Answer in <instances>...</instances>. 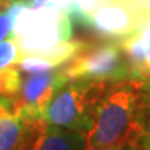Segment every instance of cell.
<instances>
[{
    "instance_id": "1",
    "label": "cell",
    "mask_w": 150,
    "mask_h": 150,
    "mask_svg": "<svg viewBox=\"0 0 150 150\" xmlns=\"http://www.w3.org/2000/svg\"><path fill=\"white\" fill-rule=\"evenodd\" d=\"M150 122V83L143 79L108 82L97 102L85 150L143 139Z\"/></svg>"
},
{
    "instance_id": "2",
    "label": "cell",
    "mask_w": 150,
    "mask_h": 150,
    "mask_svg": "<svg viewBox=\"0 0 150 150\" xmlns=\"http://www.w3.org/2000/svg\"><path fill=\"white\" fill-rule=\"evenodd\" d=\"M11 36L18 45L20 57H42L59 45L71 40L72 20L65 11L27 6L11 22Z\"/></svg>"
},
{
    "instance_id": "3",
    "label": "cell",
    "mask_w": 150,
    "mask_h": 150,
    "mask_svg": "<svg viewBox=\"0 0 150 150\" xmlns=\"http://www.w3.org/2000/svg\"><path fill=\"white\" fill-rule=\"evenodd\" d=\"M108 82L68 79L53 95L45 111V122L88 134L97 102Z\"/></svg>"
},
{
    "instance_id": "4",
    "label": "cell",
    "mask_w": 150,
    "mask_h": 150,
    "mask_svg": "<svg viewBox=\"0 0 150 150\" xmlns=\"http://www.w3.org/2000/svg\"><path fill=\"white\" fill-rule=\"evenodd\" d=\"M68 79L118 82L131 79L129 64L120 42L104 40L88 43L79 53L61 67Z\"/></svg>"
},
{
    "instance_id": "5",
    "label": "cell",
    "mask_w": 150,
    "mask_h": 150,
    "mask_svg": "<svg viewBox=\"0 0 150 150\" xmlns=\"http://www.w3.org/2000/svg\"><path fill=\"white\" fill-rule=\"evenodd\" d=\"M67 81L61 67L24 78L18 95L13 99L14 112L24 121H45V111L52 97Z\"/></svg>"
},
{
    "instance_id": "6",
    "label": "cell",
    "mask_w": 150,
    "mask_h": 150,
    "mask_svg": "<svg viewBox=\"0 0 150 150\" xmlns=\"http://www.w3.org/2000/svg\"><path fill=\"white\" fill-rule=\"evenodd\" d=\"M139 18L124 0H111L99 7L86 28L110 40H122L136 32Z\"/></svg>"
},
{
    "instance_id": "7",
    "label": "cell",
    "mask_w": 150,
    "mask_h": 150,
    "mask_svg": "<svg viewBox=\"0 0 150 150\" xmlns=\"http://www.w3.org/2000/svg\"><path fill=\"white\" fill-rule=\"evenodd\" d=\"M45 121H24L14 112L13 100L0 96V150H28Z\"/></svg>"
},
{
    "instance_id": "8",
    "label": "cell",
    "mask_w": 150,
    "mask_h": 150,
    "mask_svg": "<svg viewBox=\"0 0 150 150\" xmlns=\"http://www.w3.org/2000/svg\"><path fill=\"white\" fill-rule=\"evenodd\" d=\"M86 135L45 124L28 150H85Z\"/></svg>"
},
{
    "instance_id": "9",
    "label": "cell",
    "mask_w": 150,
    "mask_h": 150,
    "mask_svg": "<svg viewBox=\"0 0 150 150\" xmlns=\"http://www.w3.org/2000/svg\"><path fill=\"white\" fill-rule=\"evenodd\" d=\"M22 71L17 64L6 67L0 71V96L14 99L22 85Z\"/></svg>"
},
{
    "instance_id": "10",
    "label": "cell",
    "mask_w": 150,
    "mask_h": 150,
    "mask_svg": "<svg viewBox=\"0 0 150 150\" xmlns=\"http://www.w3.org/2000/svg\"><path fill=\"white\" fill-rule=\"evenodd\" d=\"M108 1L111 0H72V6L68 11V16L76 24L86 27L91 17L95 14V11Z\"/></svg>"
},
{
    "instance_id": "11",
    "label": "cell",
    "mask_w": 150,
    "mask_h": 150,
    "mask_svg": "<svg viewBox=\"0 0 150 150\" xmlns=\"http://www.w3.org/2000/svg\"><path fill=\"white\" fill-rule=\"evenodd\" d=\"M20 59V49L13 36L0 42V71L16 64Z\"/></svg>"
},
{
    "instance_id": "12",
    "label": "cell",
    "mask_w": 150,
    "mask_h": 150,
    "mask_svg": "<svg viewBox=\"0 0 150 150\" xmlns=\"http://www.w3.org/2000/svg\"><path fill=\"white\" fill-rule=\"evenodd\" d=\"M11 36V24L6 13H0V42Z\"/></svg>"
},
{
    "instance_id": "13",
    "label": "cell",
    "mask_w": 150,
    "mask_h": 150,
    "mask_svg": "<svg viewBox=\"0 0 150 150\" xmlns=\"http://www.w3.org/2000/svg\"><path fill=\"white\" fill-rule=\"evenodd\" d=\"M29 7H50L52 0H25Z\"/></svg>"
},
{
    "instance_id": "14",
    "label": "cell",
    "mask_w": 150,
    "mask_h": 150,
    "mask_svg": "<svg viewBox=\"0 0 150 150\" xmlns=\"http://www.w3.org/2000/svg\"><path fill=\"white\" fill-rule=\"evenodd\" d=\"M142 147L143 150H150V122L147 125L145 135H143V139H142Z\"/></svg>"
},
{
    "instance_id": "15",
    "label": "cell",
    "mask_w": 150,
    "mask_h": 150,
    "mask_svg": "<svg viewBox=\"0 0 150 150\" xmlns=\"http://www.w3.org/2000/svg\"><path fill=\"white\" fill-rule=\"evenodd\" d=\"M127 150H143V147H142V140L127 145Z\"/></svg>"
},
{
    "instance_id": "16",
    "label": "cell",
    "mask_w": 150,
    "mask_h": 150,
    "mask_svg": "<svg viewBox=\"0 0 150 150\" xmlns=\"http://www.w3.org/2000/svg\"><path fill=\"white\" fill-rule=\"evenodd\" d=\"M125 146L122 145H110V146H104V147H100V149L96 150H124Z\"/></svg>"
},
{
    "instance_id": "17",
    "label": "cell",
    "mask_w": 150,
    "mask_h": 150,
    "mask_svg": "<svg viewBox=\"0 0 150 150\" xmlns=\"http://www.w3.org/2000/svg\"><path fill=\"white\" fill-rule=\"evenodd\" d=\"M146 60H147V82L150 83V49L146 52Z\"/></svg>"
}]
</instances>
